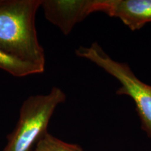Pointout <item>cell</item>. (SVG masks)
Listing matches in <instances>:
<instances>
[{
	"mask_svg": "<svg viewBox=\"0 0 151 151\" xmlns=\"http://www.w3.org/2000/svg\"><path fill=\"white\" fill-rule=\"evenodd\" d=\"M0 69L7 71L16 77L41 73L44 71L45 67L26 61L16 55L9 53L0 47Z\"/></svg>",
	"mask_w": 151,
	"mask_h": 151,
	"instance_id": "cell-6",
	"label": "cell"
},
{
	"mask_svg": "<svg viewBox=\"0 0 151 151\" xmlns=\"http://www.w3.org/2000/svg\"><path fill=\"white\" fill-rule=\"evenodd\" d=\"M67 99L65 92L53 87L46 94H38L24 101L16 127L7 137L2 151H32L33 147L47 132L50 118L60 104Z\"/></svg>",
	"mask_w": 151,
	"mask_h": 151,
	"instance_id": "cell-2",
	"label": "cell"
},
{
	"mask_svg": "<svg viewBox=\"0 0 151 151\" xmlns=\"http://www.w3.org/2000/svg\"><path fill=\"white\" fill-rule=\"evenodd\" d=\"M1 2H2V0H0V4H1Z\"/></svg>",
	"mask_w": 151,
	"mask_h": 151,
	"instance_id": "cell-8",
	"label": "cell"
},
{
	"mask_svg": "<svg viewBox=\"0 0 151 151\" xmlns=\"http://www.w3.org/2000/svg\"><path fill=\"white\" fill-rule=\"evenodd\" d=\"M103 13L137 31L151 22V0H106Z\"/></svg>",
	"mask_w": 151,
	"mask_h": 151,
	"instance_id": "cell-5",
	"label": "cell"
},
{
	"mask_svg": "<svg viewBox=\"0 0 151 151\" xmlns=\"http://www.w3.org/2000/svg\"><path fill=\"white\" fill-rule=\"evenodd\" d=\"M32 151H85L80 146L60 140L46 132L35 145Z\"/></svg>",
	"mask_w": 151,
	"mask_h": 151,
	"instance_id": "cell-7",
	"label": "cell"
},
{
	"mask_svg": "<svg viewBox=\"0 0 151 151\" xmlns=\"http://www.w3.org/2000/svg\"><path fill=\"white\" fill-rule=\"evenodd\" d=\"M76 55L90 60L119 81L120 87L116 94L133 100L141 128L151 138V86L138 78L127 64L112 59L97 42L88 47H79Z\"/></svg>",
	"mask_w": 151,
	"mask_h": 151,
	"instance_id": "cell-3",
	"label": "cell"
},
{
	"mask_svg": "<svg viewBox=\"0 0 151 151\" xmlns=\"http://www.w3.org/2000/svg\"><path fill=\"white\" fill-rule=\"evenodd\" d=\"M105 0H43L41 6L49 22L65 35L89 15L102 12Z\"/></svg>",
	"mask_w": 151,
	"mask_h": 151,
	"instance_id": "cell-4",
	"label": "cell"
},
{
	"mask_svg": "<svg viewBox=\"0 0 151 151\" xmlns=\"http://www.w3.org/2000/svg\"><path fill=\"white\" fill-rule=\"evenodd\" d=\"M43 0H2L0 4V47L21 59L45 67L44 50L35 27Z\"/></svg>",
	"mask_w": 151,
	"mask_h": 151,
	"instance_id": "cell-1",
	"label": "cell"
}]
</instances>
